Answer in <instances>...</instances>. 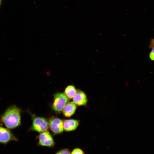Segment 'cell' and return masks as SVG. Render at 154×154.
Masks as SVG:
<instances>
[{"label":"cell","instance_id":"8","mask_svg":"<svg viewBox=\"0 0 154 154\" xmlns=\"http://www.w3.org/2000/svg\"><path fill=\"white\" fill-rule=\"evenodd\" d=\"M79 121L74 119L65 120L63 122L64 129L66 131L75 130L79 125Z\"/></svg>","mask_w":154,"mask_h":154},{"label":"cell","instance_id":"6","mask_svg":"<svg viewBox=\"0 0 154 154\" xmlns=\"http://www.w3.org/2000/svg\"><path fill=\"white\" fill-rule=\"evenodd\" d=\"M48 123L49 127L54 134H58L63 132V121L60 119L52 117L49 119Z\"/></svg>","mask_w":154,"mask_h":154},{"label":"cell","instance_id":"2","mask_svg":"<svg viewBox=\"0 0 154 154\" xmlns=\"http://www.w3.org/2000/svg\"><path fill=\"white\" fill-rule=\"evenodd\" d=\"M33 123L29 130L34 131L38 132L47 131L49 123L45 118L32 115Z\"/></svg>","mask_w":154,"mask_h":154},{"label":"cell","instance_id":"4","mask_svg":"<svg viewBox=\"0 0 154 154\" xmlns=\"http://www.w3.org/2000/svg\"><path fill=\"white\" fill-rule=\"evenodd\" d=\"M39 146L49 147H53L55 144L53 139L47 131L41 132L38 137Z\"/></svg>","mask_w":154,"mask_h":154},{"label":"cell","instance_id":"1","mask_svg":"<svg viewBox=\"0 0 154 154\" xmlns=\"http://www.w3.org/2000/svg\"><path fill=\"white\" fill-rule=\"evenodd\" d=\"M22 110L15 105L8 107L0 116V121L8 129H12L21 124Z\"/></svg>","mask_w":154,"mask_h":154},{"label":"cell","instance_id":"12","mask_svg":"<svg viewBox=\"0 0 154 154\" xmlns=\"http://www.w3.org/2000/svg\"><path fill=\"white\" fill-rule=\"evenodd\" d=\"M54 154H71V152L69 149L66 148L60 150Z\"/></svg>","mask_w":154,"mask_h":154},{"label":"cell","instance_id":"15","mask_svg":"<svg viewBox=\"0 0 154 154\" xmlns=\"http://www.w3.org/2000/svg\"><path fill=\"white\" fill-rule=\"evenodd\" d=\"M1 0H0V5L1 4Z\"/></svg>","mask_w":154,"mask_h":154},{"label":"cell","instance_id":"9","mask_svg":"<svg viewBox=\"0 0 154 154\" xmlns=\"http://www.w3.org/2000/svg\"><path fill=\"white\" fill-rule=\"evenodd\" d=\"M76 109V105L73 102H68L62 110L63 114L66 117H70L74 113Z\"/></svg>","mask_w":154,"mask_h":154},{"label":"cell","instance_id":"14","mask_svg":"<svg viewBox=\"0 0 154 154\" xmlns=\"http://www.w3.org/2000/svg\"><path fill=\"white\" fill-rule=\"evenodd\" d=\"M149 48H154V38L151 39Z\"/></svg>","mask_w":154,"mask_h":154},{"label":"cell","instance_id":"3","mask_svg":"<svg viewBox=\"0 0 154 154\" xmlns=\"http://www.w3.org/2000/svg\"><path fill=\"white\" fill-rule=\"evenodd\" d=\"M69 101V98L64 94L57 93L54 95L52 108L55 111L60 112L62 111L66 105Z\"/></svg>","mask_w":154,"mask_h":154},{"label":"cell","instance_id":"7","mask_svg":"<svg viewBox=\"0 0 154 154\" xmlns=\"http://www.w3.org/2000/svg\"><path fill=\"white\" fill-rule=\"evenodd\" d=\"M88 99L86 94L82 90H78L73 98V102L78 106H86Z\"/></svg>","mask_w":154,"mask_h":154},{"label":"cell","instance_id":"11","mask_svg":"<svg viewBox=\"0 0 154 154\" xmlns=\"http://www.w3.org/2000/svg\"><path fill=\"white\" fill-rule=\"evenodd\" d=\"M71 154H85V153L82 149L79 148H76L72 150Z\"/></svg>","mask_w":154,"mask_h":154},{"label":"cell","instance_id":"13","mask_svg":"<svg viewBox=\"0 0 154 154\" xmlns=\"http://www.w3.org/2000/svg\"><path fill=\"white\" fill-rule=\"evenodd\" d=\"M152 49L151 50L149 54V56L151 60L154 61V48Z\"/></svg>","mask_w":154,"mask_h":154},{"label":"cell","instance_id":"10","mask_svg":"<svg viewBox=\"0 0 154 154\" xmlns=\"http://www.w3.org/2000/svg\"><path fill=\"white\" fill-rule=\"evenodd\" d=\"M77 90L73 85H69L65 88L64 94L69 99L73 98L75 95Z\"/></svg>","mask_w":154,"mask_h":154},{"label":"cell","instance_id":"5","mask_svg":"<svg viewBox=\"0 0 154 154\" xmlns=\"http://www.w3.org/2000/svg\"><path fill=\"white\" fill-rule=\"evenodd\" d=\"M12 141H18V139L7 128L0 125V143L6 145Z\"/></svg>","mask_w":154,"mask_h":154}]
</instances>
